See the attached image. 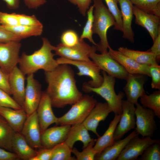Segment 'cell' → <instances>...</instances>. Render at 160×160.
<instances>
[{"label": "cell", "instance_id": "cell-7", "mask_svg": "<svg viewBox=\"0 0 160 160\" xmlns=\"http://www.w3.org/2000/svg\"><path fill=\"white\" fill-rule=\"evenodd\" d=\"M95 51L92 52L89 58L100 70L115 78L126 80L129 73L124 68L114 59L108 52L97 54Z\"/></svg>", "mask_w": 160, "mask_h": 160}, {"label": "cell", "instance_id": "cell-26", "mask_svg": "<svg viewBox=\"0 0 160 160\" xmlns=\"http://www.w3.org/2000/svg\"><path fill=\"white\" fill-rule=\"evenodd\" d=\"M72 125L65 142L72 149L76 141H81L83 144V148H84L92 139L88 130L82 123Z\"/></svg>", "mask_w": 160, "mask_h": 160}, {"label": "cell", "instance_id": "cell-1", "mask_svg": "<svg viewBox=\"0 0 160 160\" xmlns=\"http://www.w3.org/2000/svg\"><path fill=\"white\" fill-rule=\"evenodd\" d=\"M45 76L48 84L45 92L52 107L73 105L82 96L77 87L74 72L68 64H59L52 71L45 72Z\"/></svg>", "mask_w": 160, "mask_h": 160}, {"label": "cell", "instance_id": "cell-40", "mask_svg": "<svg viewBox=\"0 0 160 160\" xmlns=\"http://www.w3.org/2000/svg\"><path fill=\"white\" fill-rule=\"evenodd\" d=\"M0 24L7 27H12L19 25L17 14L9 13L0 12Z\"/></svg>", "mask_w": 160, "mask_h": 160}, {"label": "cell", "instance_id": "cell-28", "mask_svg": "<svg viewBox=\"0 0 160 160\" xmlns=\"http://www.w3.org/2000/svg\"><path fill=\"white\" fill-rule=\"evenodd\" d=\"M118 50L138 63L148 66L158 64L155 55L148 51H141L120 47Z\"/></svg>", "mask_w": 160, "mask_h": 160}, {"label": "cell", "instance_id": "cell-29", "mask_svg": "<svg viewBox=\"0 0 160 160\" xmlns=\"http://www.w3.org/2000/svg\"><path fill=\"white\" fill-rule=\"evenodd\" d=\"M2 26L6 30L19 36L22 39L31 36H40L43 32V25L29 26L18 25L12 27Z\"/></svg>", "mask_w": 160, "mask_h": 160}, {"label": "cell", "instance_id": "cell-31", "mask_svg": "<svg viewBox=\"0 0 160 160\" xmlns=\"http://www.w3.org/2000/svg\"><path fill=\"white\" fill-rule=\"evenodd\" d=\"M140 98L142 106L153 111L155 116L160 119V90L155 91L149 95L145 92Z\"/></svg>", "mask_w": 160, "mask_h": 160}, {"label": "cell", "instance_id": "cell-8", "mask_svg": "<svg viewBox=\"0 0 160 160\" xmlns=\"http://www.w3.org/2000/svg\"><path fill=\"white\" fill-rule=\"evenodd\" d=\"M55 55L61 57L76 61H89L90 53L96 51L95 46H91L84 40H80L76 45L72 47L65 46L60 43L55 46L54 50Z\"/></svg>", "mask_w": 160, "mask_h": 160}, {"label": "cell", "instance_id": "cell-37", "mask_svg": "<svg viewBox=\"0 0 160 160\" xmlns=\"http://www.w3.org/2000/svg\"><path fill=\"white\" fill-rule=\"evenodd\" d=\"M139 160H160V143L151 145L145 150Z\"/></svg>", "mask_w": 160, "mask_h": 160}, {"label": "cell", "instance_id": "cell-11", "mask_svg": "<svg viewBox=\"0 0 160 160\" xmlns=\"http://www.w3.org/2000/svg\"><path fill=\"white\" fill-rule=\"evenodd\" d=\"M135 105L127 100H122V112L119 124L116 127L114 134L115 141L121 139L128 132L135 127Z\"/></svg>", "mask_w": 160, "mask_h": 160}, {"label": "cell", "instance_id": "cell-24", "mask_svg": "<svg viewBox=\"0 0 160 160\" xmlns=\"http://www.w3.org/2000/svg\"><path fill=\"white\" fill-rule=\"evenodd\" d=\"M138 135L139 134L135 129L124 139L115 141L113 144L105 148L99 154L95 156V160H116L129 141Z\"/></svg>", "mask_w": 160, "mask_h": 160}, {"label": "cell", "instance_id": "cell-35", "mask_svg": "<svg viewBox=\"0 0 160 160\" xmlns=\"http://www.w3.org/2000/svg\"><path fill=\"white\" fill-rule=\"evenodd\" d=\"M96 140L92 139L87 146L81 152L79 151L76 148L73 147L72 149L71 152L76 157V160H95L96 153L93 149V146Z\"/></svg>", "mask_w": 160, "mask_h": 160}, {"label": "cell", "instance_id": "cell-36", "mask_svg": "<svg viewBox=\"0 0 160 160\" xmlns=\"http://www.w3.org/2000/svg\"><path fill=\"white\" fill-rule=\"evenodd\" d=\"M106 3L108 9L113 17L115 21L113 29L122 31V20L121 12L119 9L118 0H103Z\"/></svg>", "mask_w": 160, "mask_h": 160}, {"label": "cell", "instance_id": "cell-5", "mask_svg": "<svg viewBox=\"0 0 160 160\" xmlns=\"http://www.w3.org/2000/svg\"><path fill=\"white\" fill-rule=\"evenodd\" d=\"M97 102L92 96L88 95H83L66 113L58 118L57 124L72 125L83 123Z\"/></svg>", "mask_w": 160, "mask_h": 160}, {"label": "cell", "instance_id": "cell-32", "mask_svg": "<svg viewBox=\"0 0 160 160\" xmlns=\"http://www.w3.org/2000/svg\"><path fill=\"white\" fill-rule=\"evenodd\" d=\"M137 8L160 17V0H130Z\"/></svg>", "mask_w": 160, "mask_h": 160}, {"label": "cell", "instance_id": "cell-22", "mask_svg": "<svg viewBox=\"0 0 160 160\" xmlns=\"http://www.w3.org/2000/svg\"><path fill=\"white\" fill-rule=\"evenodd\" d=\"M122 20V37L132 43L134 42V33L132 27L133 5L130 0H118Z\"/></svg>", "mask_w": 160, "mask_h": 160}, {"label": "cell", "instance_id": "cell-50", "mask_svg": "<svg viewBox=\"0 0 160 160\" xmlns=\"http://www.w3.org/2000/svg\"><path fill=\"white\" fill-rule=\"evenodd\" d=\"M5 3L8 9H16L20 6V0H3Z\"/></svg>", "mask_w": 160, "mask_h": 160}, {"label": "cell", "instance_id": "cell-48", "mask_svg": "<svg viewBox=\"0 0 160 160\" xmlns=\"http://www.w3.org/2000/svg\"><path fill=\"white\" fill-rule=\"evenodd\" d=\"M19 159L14 152L7 151L0 147V160H15Z\"/></svg>", "mask_w": 160, "mask_h": 160}, {"label": "cell", "instance_id": "cell-38", "mask_svg": "<svg viewBox=\"0 0 160 160\" xmlns=\"http://www.w3.org/2000/svg\"><path fill=\"white\" fill-rule=\"evenodd\" d=\"M79 40V37L77 33L72 29L65 31L60 36V43L67 47H72L76 45Z\"/></svg>", "mask_w": 160, "mask_h": 160}, {"label": "cell", "instance_id": "cell-10", "mask_svg": "<svg viewBox=\"0 0 160 160\" xmlns=\"http://www.w3.org/2000/svg\"><path fill=\"white\" fill-rule=\"evenodd\" d=\"M135 105V129L142 137H151L157 129L155 114L152 110L144 107L138 103Z\"/></svg>", "mask_w": 160, "mask_h": 160}, {"label": "cell", "instance_id": "cell-4", "mask_svg": "<svg viewBox=\"0 0 160 160\" xmlns=\"http://www.w3.org/2000/svg\"><path fill=\"white\" fill-rule=\"evenodd\" d=\"M103 81L99 87H93L90 86L87 83L83 85L82 89L86 92H94L100 95L106 101L115 115L121 114V103L125 94L121 91L118 94L115 91V78L102 71Z\"/></svg>", "mask_w": 160, "mask_h": 160}, {"label": "cell", "instance_id": "cell-16", "mask_svg": "<svg viewBox=\"0 0 160 160\" xmlns=\"http://www.w3.org/2000/svg\"><path fill=\"white\" fill-rule=\"evenodd\" d=\"M50 99L45 91L43 92L36 110L41 134L51 124L57 123L58 118L54 115Z\"/></svg>", "mask_w": 160, "mask_h": 160}, {"label": "cell", "instance_id": "cell-17", "mask_svg": "<svg viewBox=\"0 0 160 160\" xmlns=\"http://www.w3.org/2000/svg\"><path fill=\"white\" fill-rule=\"evenodd\" d=\"M133 12L135 23L145 28L154 41L160 30V17L146 12L134 5Z\"/></svg>", "mask_w": 160, "mask_h": 160}, {"label": "cell", "instance_id": "cell-46", "mask_svg": "<svg viewBox=\"0 0 160 160\" xmlns=\"http://www.w3.org/2000/svg\"><path fill=\"white\" fill-rule=\"evenodd\" d=\"M52 153V148H43L38 151L37 155L31 160H51Z\"/></svg>", "mask_w": 160, "mask_h": 160}, {"label": "cell", "instance_id": "cell-19", "mask_svg": "<svg viewBox=\"0 0 160 160\" xmlns=\"http://www.w3.org/2000/svg\"><path fill=\"white\" fill-rule=\"evenodd\" d=\"M112 110L106 102H97L83 124L88 130L91 131L98 137L100 135L97 132L98 124L101 121H104Z\"/></svg>", "mask_w": 160, "mask_h": 160}, {"label": "cell", "instance_id": "cell-21", "mask_svg": "<svg viewBox=\"0 0 160 160\" xmlns=\"http://www.w3.org/2000/svg\"><path fill=\"white\" fill-rule=\"evenodd\" d=\"M108 52L122 66L129 74H139L150 77L148 65L140 64L119 51L113 49L110 46Z\"/></svg>", "mask_w": 160, "mask_h": 160}, {"label": "cell", "instance_id": "cell-12", "mask_svg": "<svg viewBox=\"0 0 160 160\" xmlns=\"http://www.w3.org/2000/svg\"><path fill=\"white\" fill-rule=\"evenodd\" d=\"M27 75L23 108L28 116L36 111L42 92L41 85L35 79L33 74Z\"/></svg>", "mask_w": 160, "mask_h": 160}, {"label": "cell", "instance_id": "cell-14", "mask_svg": "<svg viewBox=\"0 0 160 160\" xmlns=\"http://www.w3.org/2000/svg\"><path fill=\"white\" fill-rule=\"evenodd\" d=\"M20 132L32 148H42L41 133L36 111L27 116Z\"/></svg>", "mask_w": 160, "mask_h": 160}, {"label": "cell", "instance_id": "cell-13", "mask_svg": "<svg viewBox=\"0 0 160 160\" xmlns=\"http://www.w3.org/2000/svg\"><path fill=\"white\" fill-rule=\"evenodd\" d=\"M155 143H160V140L153 139L150 137L140 138L139 135H137L129 141L116 160H137L147 147Z\"/></svg>", "mask_w": 160, "mask_h": 160}, {"label": "cell", "instance_id": "cell-25", "mask_svg": "<svg viewBox=\"0 0 160 160\" xmlns=\"http://www.w3.org/2000/svg\"><path fill=\"white\" fill-rule=\"evenodd\" d=\"M12 150L19 159L31 160L38 151L28 143L21 132H15L12 140Z\"/></svg>", "mask_w": 160, "mask_h": 160}, {"label": "cell", "instance_id": "cell-42", "mask_svg": "<svg viewBox=\"0 0 160 160\" xmlns=\"http://www.w3.org/2000/svg\"><path fill=\"white\" fill-rule=\"evenodd\" d=\"M19 25L29 26L43 25L34 15H28L24 14H17Z\"/></svg>", "mask_w": 160, "mask_h": 160}, {"label": "cell", "instance_id": "cell-6", "mask_svg": "<svg viewBox=\"0 0 160 160\" xmlns=\"http://www.w3.org/2000/svg\"><path fill=\"white\" fill-rule=\"evenodd\" d=\"M56 60L59 65L67 64L76 66L79 70L76 73L78 76L90 77L91 80L87 83L91 87H98L103 83V78L100 74L101 70L92 60L88 61L73 60L61 57Z\"/></svg>", "mask_w": 160, "mask_h": 160}, {"label": "cell", "instance_id": "cell-43", "mask_svg": "<svg viewBox=\"0 0 160 160\" xmlns=\"http://www.w3.org/2000/svg\"><path fill=\"white\" fill-rule=\"evenodd\" d=\"M22 39L21 37L6 30L0 25V42L21 41Z\"/></svg>", "mask_w": 160, "mask_h": 160}, {"label": "cell", "instance_id": "cell-49", "mask_svg": "<svg viewBox=\"0 0 160 160\" xmlns=\"http://www.w3.org/2000/svg\"><path fill=\"white\" fill-rule=\"evenodd\" d=\"M25 5L29 9H36L44 4L47 0H23Z\"/></svg>", "mask_w": 160, "mask_h": 160}, {"label": "cell", "instance_id": "cell-18", "mask_svg": "<svg viewBox=\"0 0 160 160\" xmlns=\"http://www.w3.org/2000/svg\"><path fill=\"white\" fill-rule=\"evenodd\" d=\"M25 75L17 66L9 74V81L13 98L23 108L25 87Z\"/></svg>", "mask_w": 160, "mask_h": 160}, {"label": "cell", "instance_id": "cell-45", "mask_svg": "<svg viewBox=\"0 0 160 160\" xmlns=\"http://www.w3.org/2000/svg\"><path fill=\"white\" fill-rule=\"evenodd\" d=\"M0 89L11 95L9 81V74L0 68Z\"/></svg>", "mask_w": 160, "mask_h": 160}, {"label": "cell", "instance_id": "cell-2", "mask_svg": "<svg viewBox=\"0 0 160 160\" xmlns=\"http://www.w3.org/2000/svg\"><path fill=\"white\" fill-rule=\"evenodd\" d=\"M42 44L41 48L30 55L22 53L18 63L19 68L25 75L34 74L40 69L45 72L52 71L59 65L54 57L55 46L52 45L45 37L42 39Z\"/></svg>", "mask_w": 160, "mask_h": 160}, {"label": "cell", "instance_id": "cell-33", "mask_svg": "<svg viewBox=\"0 0 160 160\" xmlns=\"http://www.w3.org/2000/svg\"><path fill=\"white\" fill-rule=\"evenodd\" d=\"M94 6L93 5L90 6L87 10L86 15H87V20L84 26L82 33L80 37V39L84 40L87 39L94 46L97 45L94 40L92 35L93 26L94 21L93 10Z\"/></svg>", "mask_w": 160, "mask_h": 160}, {"label": "cell", "instance_id": "cell-23", "mask_svg": "<svg viewBox=\"0 0 160 160\" xmlns=\"http://www.w3.org/2000/svg\"><path fill=\"white\" fill-rule=\"evenodd\" d=\"M0 115L5 119L15 132H20L27 117L23 108L16 109L1 106Z\"/></svg>", "mask_w": 160, "mask_h": 160}, {"label": "cell", "instance_id": "cell-15", "mask_svg": "<svg viewBox=\"0 0 160 160\" xmlns=\"http://www.w3.org/2000/svg\"><path fill=\"white\" fill-rule=\"evenodd\" d=\"M146 76L139 74H129L127 83L123 88L127 100L136 105L138 99L145 92L144 85L147 80Z\"/></svg>", "mask_w": 160, "mask_h": 160}, {"label": "cell", "instance_id": "cell-9", "mask_svg": "<svg viewBox=\"0 0 160 160\" xmlns=\"http://www.w3.org/2000/svg\"><path fill=\"white\" fill-rule=\"evenodd\" d=\"M20 41L0 42V68L9 74L18 64Z\"/></svg>", "mask_w": 160, "mask_h": 160}, {"label": "cell", "instance_id": "cell-41", "mask_svg": "<svg viewBox=\"0 0 160 160\" xmlns=\"http://www.w3.org/2000/svg\"><path fill=\"white\" fill-rule=\"evenodd\" d=\"M148 69L152 78L151 88L160 90V66L158 64L151 65Z\"/></svg>", "mask_w": 160, "mask_h": 160}, {"label": "cell", "instance_id": "cell-30", "mask_svg": "<svg viewBox=\"0 0 160 160\" xmlns=\"http://www.w3.org/2000/svg\"><path fill=\"white\" fill-rule=\"evenodd\" d=\"M15 132L5 119L0 115V147L12 151V142Z\"/></svg>", "mask_w": 160, "mask_h": 160}, {"label": "cell", "instance_id": "cell-44", "mask_svg": "<svg viewBox=\"0 0 160 160\" xmlns=\"http://www.w3.org/2000/svg\"><path fill=\"white\" fill-rule=\"evenodd\" d=\"M72 4L77 6L80 14L84 16L90 7L92 0H68Z\"/></svg>", "mask_w": 160, "mask_h": 160}, {"label": "cell", "instance_id": "cell-47", "mask_svg": "<svg viewBox=\"0 0 160 160\" xmlns=\"http://www.w3.org/2000/svg\"><path fill=\"white\" fill-rule=\"evenodd\" d=\"M153 42V44L151 48L148 51L154 54L158 63L160 60V30L157 36Z\"/></svg>", "mask_w": 160, "mask_h": 160}, {"label": "cell", "instance_id": "cell-34", "mask_svg": "<svg viewBox=\"0 0 160 160\" xmlns=\"http://www.w3.org/2000/svg\"><path fill=\"white\" fill-rule=\"evenodd\" d=\"M53 153L51 160H74L71 156V149L64 142L52 147Z\"/></svg>", "mask_w": 160, "mask_h": 160}, {"label": "cell", "instance_id": "cell-20", "mask_svg": "<svg viewBox=\"0 0 160 160\" xmlns=\"http://www.w3.org/2000/svg\"><path fill=\"white\" fill-rule=\"evenodd\" d=\"M71 126L66 125L48 128L41 134V143L42 148H52L65 142Z\"/></svg>", "mask_w": 160, "mask_h": 160}, {"label": "cell", "instance_id": "cell-3", "mask_svg": "<svg viewBox=\"0 0 160 160\" xmlns=\"http://www.w3.org/2000/svg\"><path fill=\"white\" fill-rule=\"evenodd\" d=\"M93 1L94 6L93 32L97 34L100 39L95 47L96 50L103 53L108 52L109 46L107 37V31L111 27L114 25L115 21L103 0Z\"/></svg>", "mask_w": 160, "mask_h": 160}, {"label": "cell", "instance_id": "cell-27", "mask_svg": "<svg viewBox=\"0 0 160 160\" xmlns=\"http://www.w3.org/2000/svg\"><path fill=\"white\" fill-rule=\"evenodd\" d=\"M115 115L104 134L101 136L98 137L96 140L93 146V149L96 153V156L99 154L105 148L113 144L115 142L114 138V132L119 121L121 114Z\"/></svg>", "mask_w": 160, "mask_h": 160}, {"label": "cell", "instance_id": "cell-39", "mask_svg": "<svg viewBox=\"0 0 160 160\" xmlns=\"http://www.w3.org/2000/svg\"><path fill=\"white\" fill-rule=\"evenodd\" d=\"M10 95L0 89V106L16 109L23 108Z\"/></svg>", "mask_w": 160, "mask_h": 160}]
</instances>
